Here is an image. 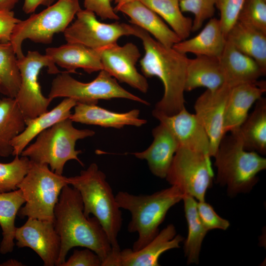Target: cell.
I'll list each match as a JSON object with an SVG mask.
<instances>
[{
	"label": "cell",
	"mask_w": 266,
	"mask_h": 266,
	"mask_svg": "<svg viewBox=\"0 0 266 266\" xmlns=\"http://www.w3.org/2000/svg\"><path fill=\"white\" fill-rule=\"evenodd\" d=\"M19 0H0V10L12 11Z\"/></svg>",
	"instance_id": "cell-43"
},
{
	"label": "cell",
	"mask_w": 266,
	"mask_h": 266,
	"mask_svg": "<svg viewBox=\"0 0 266 266\" xmlns=\"http://www.w3.org/2000/svg\"></svg>",
	"instance_id": "cell-46"
},
{
	"label": "cell",
	"mask_w": 266,
	"mask_h": 266,
	"mask_svg": "<svg viewBox=\"0 0 266 266\" xmlns=\"http://www.w3.org/2000/svg\"><path fill=\"white\" fill-rule=\"evenodd\" d=\"M110 0H84L85 9L94 12L102 19L118 20L120 18L112 7Z\"/></svg>",
	"instance_id": "cell-40"
},
{
	"label": "cell",
	"mask_w": 266,
	"mask_h": 266,
	"mask_svg": "<svg viewBox=\"0 0 266 266\" xmlns=\"http://www.w3.org/2000/svg\"><path fill=\"white\" fill-rule=\"evenodd\" d=\"M226 42L219 19L211 18L195 36L181 40L172 47L184 53L220 58Z\"/></svg>",
	"instance_id": "cell-25"
},
{
	"label": "cell",
	"mask_w": 266,
	"mask_h": 266,
	"mask_svg": "<svg viewBox=\"0 0 266 266\" xmlns=\"http://www.w3.org/2000/svg\"><path fill=\"white\" fill-rule=\"evenodd\" d=\"M31 165V160L22 156H15L14 159L8 163H0V193L18 189Z\"/></svg>",
	"instance_id": "cell-34"
},
{
	"label": "cell",
	"mask_w": 266,
	"mask_h": 266,
	"mask_svg": "<svg viewBox=\"0 0 266 266\" xmlns=\"http://www.w3.org/2000/svg\"><path fill=\"white\" fill-rule=\"evenodd\" d=\"M67 180L79 192L85 215L89 217L93 214L97 218L107 235L112 251L120 250L118 236L123 223L122 214L105 173L94 163L79 175L67 177Z\"/></svg>",
	"instance_id": "cell-3"
},
{
	"label": "cell",
	"mask_w": 266,
	"mask_h": 266,
	"mask_svg": "<svg viewBox=\"0 0 266 266\" xmlns=\"http://www.w3.org/2000/svg\"><path fill=\"white\" fill-rule=\"evenodd\" d=\"M216 0H180L179 6L182 12H191L194 15L192 32L200 30L206 20L211 18L215 11Z\"/></svg>",
	"instance_id": "cell-36"
},
{
	"label": "cell",
	"mask_w": 266,
	"mask_h": 266,
	"mask_svg": "<svg viewBox=\"0 0 266 266\" xmlns=\"http://www.w3.org/2000/svg\"><path fill=\"white\" fill-rule=\"evenodd\" d=\"M226 83L219 58L196 56L189 59L187 66L185 91L204 87L216 90Z\"/></svg>",
	"instance_id": "cell-26"
},
{
	"label": "cell",
	"mask_w": 266,
	"mask_h": 266,
	"mask_svg": "<svg viewBox=\"0 0 266 266\" xmlns=\"http://www.w3.org/2000/svg\"><path fill=\"white\" fill-rule=\"evenodd\" d=\"M21 84L15 99L26 122L48 111L52 100L42 94L38 81L40 71L47 67L49 74L61 72L56 65L46 55L37 51H29L26 55L17 59Z\"/></svg>",
	"instance_id": "cell-11"
},
{
	"label": "cell",
	"mask_w": 266,
	"mask_h": 266,
	"mask_svg": "<svg viewBox=\"0 0 266 266\" xmlns=\"http://www.w3.org/2000/svg\"><path fill=\"white\" fill-rule=\"evenodd\" d=\"M115 12H121L131 19L130 22L151 33L155 39L167 46L172 47L181 40L154 11L139 0L116 6Z\"/></svg>",
	"instance_id": "cell-21"
},
{
	"label": "cell",
	"mask_w": 266,
	"mask_h": 266,
	"mask_svg": "<svg viewBox=\"0 0 266 266\" xmlns=\"http://www.w3.org/2000/svg\"><path fill=\"white\" fill-rule=\"evenodd\" d=\"M110 1H114V3L116 4V6H120L125 4L128 2H130L136 0H110Z\"/></svg>",
	"instance_id": "cell-45"
},
{
	"label": "cell",
	"mask_w": 266,
	"mask_h": 266,
	"mask_svg": "<svg viewBox=\"0 0 266 266\" xmlns=\"http://www.w3.org/2000/svg\"><path fill=\"white\" fill-rule=\"evenodd\" d=\"M103 69L120 82L125 83L143 93L149 85L146 78L138 72L135 65L141 56L138 47L129 42L117 43L99 49Z\"/></svg>",
	"instance_id": "cell-14"
},
{
	"label": "cell",
	"mask_w": 266,
	"mask_h": 266,
	"mask_svg": "<svg viewBox=\"0 0 266 266\" xmlns=\"http://www.w3.org/2000/svg\"><path fill=\"white\" fill-rule=\"evenodd\" d=\"M134 26V36L142 40L144 49L139 61L143 75L158 77L164 87L163 96L154 109L167 115L176 114L185 107L184 93L189 59L186 54L162 44L144 30Z\"/></svg>",
	"instance_id": "cell-2"
},
{
	"label": "cell",
	"mask_w": 266,
	"mask_h": 266,
	"mask_svg": "<svg viewBox=\"0 0 266 266\" xmlns=\"http://www.w3.org/2000/svg\"><path fill=\"white\" fill-rule=\"evenodd\" d=\"M266 91L265 81L239 84L232 87L227 101L224 122L225 133L238 129L252 105Z\"/></svg>",
	"instance_id": "cell-18"
},
{
	"label": "cell",
	"mask_w": 266,
	"mask_h": 266,
	"mask_svg": "<svg viewBox=\"0 0 266 266\" xmlns=\"http://www.w3.org/2000/svg\"><path fill=\"white\" fill-rule=\"evenodd\" d=\"M182 200L188 225V235L183 248L184 255L187 264H198L202 243L208 231L199 216L197 200L187 195L184 196Z\"/></svg>",
	"instance_id": "cell-31"
},
{
	"label": "cell",
	"mask_w": 266,
	"mask_h": 266,
	"mask_svg": "<svg viewBox=\"0 0 266 266\" xmlns=\"http://www.w3.org/2000/svg\"><path fill=\"white\" fill-rule=\"evenodd\" d=\"M81 9L79 0H58L39 13L20 20L15 26L10 40L17 59L24 56L22 44L25 40L51 43L54 35L64 33Z\"/></svg>",
	"instance_id": "cell-8"
},
{
	"label": "cell",
	"mask_w": 266,
	"mask_h": 266,
	"mask_svg": "<svg viewBox=\"0 0 266 266\" xmlns=\"http://www.w3.org/2000/svg\"><path fill=\"white\" fill-rule=\"evenodd\" d=\"M197 208L200 220L207 231L214 229L225 231L229 228L230 222L220 216L205 200L197 201Z\"/></svg>",
	"instance_id": "cell-38"
},
{
	"label": "cell",
	"mask_w": 266,
	"mask_h": 266,
	"mask_svg": "<svg viewBox=\"0 0 266 266\" xmlns=\"http://www.w3.org/2000/svg\"><path fill=\"white\" fill-rule=\"evenodd\" d=\"M95 134L91 130L75 128L72 120L67 118L39 133L20 156L27 157L34 163L47 164L52 171L62 175L65 164L69 160H75L84 166L78 158L82 151L75 149L76 142Z\"/></svg>",
	"instance_id": "cell-6"
},
{
	"label": "cell",
	"mask_w": 266,
	"mask_h": 266,
	"mask_svg": "<svg viewBox=\"0 0 266 266\" xmlns=\"http://www.w3.org/2000/svg\"><path fill=\"white\" fill-rule=\"evenodd\" d=\"M226 134L214 156L216 183L226 187L231 197L250 192L257 183L258 174L266 169V159L246 150L236 131Z\"/></svg>",
	"instance_id": "cell-4"
},
{
	"label": "cell",
	"mask_w": 266,
	"mask_h": 266,
	"mask_svg": "<svg viewBox=\"0 0 266 266\" xmlns=\"http://www.w3.org/2000/svg\"><path fill=\"white\" fill-rule=\"evenodd\" d=\"M0 266H23L22 264L15 260H8L7 261L4 262L3 263L0 265Z\"/></svg>",
	"instance_id": "cell-44"
},
{
	"label": "cell",
	"mask_w": 266,
	"mask_h": 266,
	"mask_svg": "<svg viewBox=\"0 0 266 266\" xmlns=\"http://www.w3.org/2000/svg\"><path fill=\"white\" fill-rule=\"evenodd\" d=\"M152 135L153 140L146 150L132 154L139 159L146 160L151 172L164 179L179 144L168 128L161 123L152 130Z\"/></svg>",
	"instance_id": "cell-19"
},
{
	"label": "cell",
	"mask_w": 266,
	"mask_h": 266,
	"mask_svg": "<svg viewBox=\"0 0 266 266\" xmlns=\"http://www.w3.org/2000/svg\"><path fill=\"white\" fill-rule=\"evenodd\" d=\"M21 84L17 58L10 41L0 40V93L15 98Z\"/></svg>",
	"instance_id": "cell-33"
},
{
	"label": "cell",
	"mask_w": 266,
	"mask_h": 266,
	"mask_svg": "<svg viewBox=\"0 0 266 266\" xmlns=\"http://www.w3.org/2000/svg\"><path fill=\"white\" fill-rule=\"evenodd\" d=\"M15 239L18 248L29 247L33 250L44 266H57L61 239L54 222L28 218L23 226L16 227Z\"/></svg>",
	"instance_id": "cell-15"
},
{
	"label": "cell",
	"mask_w": 266,
	"mask_h": 266,
	"mask_svg": "<svg viewBox=\"0 0 266 266\" xmlns=\"http://www.w3.org/2000/svg\"><path fill=\"white\" fill-rule=\"evenodd\" d=\"M139 0L163 18L181 40L189 36L193 20L182 14L179 0Z\"/></svg>",
	"instance_id": "cell-32"
},
{
	"label": "cell",
	"mask_w": 266,
	"mask_h": 266,
	"mask_svg": "<svg viewBox=\"0 0 266 266\" xmlns=\"http://www.w3.org/2000/svg\"><path fill=\"white\" fill-rule=\"evenodd\" d=\"M184 237L176 234L173 224H168L147 245L141 249L133 251L125 248L112 251L102 262V266H159L160 257L165 252L179 248Z\"/></svg>",
	"instance_id": "cell-13"
},
{
	"label": "cell",
	"mask_w": 266,
	"mask_h": 266,
	"mask_svg": "<svg viewBox=\"0 0 266 266\" xmlns=\"http://www.w3.org/2000/svg\"><path fill=\"white\" fill-rule=\"evenodd\" d=\"M152 115L170 131L179 146L210 156V142L207 133L195 114L184 108L172 115H167L155 109Z\"/></svg>",
	"instance_id": "cell-17"
},
{
	"label": "cell",
	"mask_w": 266,
	"mask_h": 266,
	"mask_svg": "<svg viewBox=\"0 0 266 266\" xmlns=\"http://www.w3.org/2000/svg\"><path fill=\"white\" fill-rule=\"evenodd\" d=\"M83 209L79 192L69 185H66L54 209V227L61 239L57 266H61L68 251L75 247L92 250L102 262L112 251L110 242L99 220L94 216L86 217Z\"/></svg>",
	"instance_id": "cell-1"
},
{
	"label": "cell",
	"mask_w": 266,
	"mask_h": 266,
	"mask_svg": "<svg viewBox=\"0 0 266 266\" xmlns=\"http://www.w3.org/2000/svg\"></svg>",
	"instance_id": "cell-47"
},
{
	"label": "cell",
	"mask_w": 266,
	"mask_h": 266,
	"mask_svg": "<svg viewBox=\"0 0 266 266\" xmlns=\"http://www.w3.org/2000/svg\"><path fill=\"white\" fill-rule=\"evenodd\" d=\"M226 39L238 51L255 60L266 71V33L237 21Z\"/></svg>",
	"instance_id": "cell-28"
},
{
	"label": "cell",
	"mask_w": 266,
	"mask_h": 266,
	"mask_svg": "<svg viewBox=\"0 0 266 266\" xmlns=\"http://www.w3.org/2000/svg\"><path fill=\"white\" fill-rule=\"evenodd\" d=\"M75 21L64 32L68 43L82 44L94 49L117 43L123 36L134 35V25L114 22L107 24L97 20L96 14L86 9H80Z\"/></svg>",
	"instance_id": "cell-12"
},
{
	"label": "cell",
	"mask_w": 266,
	"mask_h": 266,
	"mask_svg": "<svg viewBox=\"0 0 266 266\" xmlns=\"http://www.w3.org/2000/svg\"><path fill=\"white\" fill-rule=\"evenodd\" d=\"M184 195L174 186L151 195H135L125 191H119L115 195L120 208L131 213L128 232L138 233L133 250L141 249L158 234L159 226L168 210L182 200Z\"/></svg>",
	"instance_id": "cell-5"
},
{
	"label": "cell",
	"mask_w": 266,
	"mask_h": 266,
	"mask_svg": "<svg viewBox=\"0 0 266 266\" xmlns=\"http://www.w3.org/2000/svg\"><path fill=\"white\" fill-rule=\"evenodd\" d=\"M244 148L261 155L266 154V99L256 102L253 112L236 131Z\"/></svg>",
	"instance_id": "cell-27"
},
{
	"label": "cell",
	"mask_w": 266,
	"mask_h": 266,
	"mask_svg": "<svg viewBox=\"0 0 266 266\" xmlns=\"http://www.w3.org/2000/svg\"><path fill=\"white\" fill-rule=\"evenodd\" d=\"M48 97L51 100L61 97L71 98L87 104H98L100 100L120 98L150 105L147 101L121 87L104 70L100 71L96 78L88 83L74 79L66 71L61 72L53 79Z\"/></svg>",
	"instance_id": "cell-9"
},
{
	"label": "cell",
	"mask_w": 266,
	"mask_h": 266,
	"mask_svg": "<svg viewBox=\"0 0 266 266\" xmlns=\"http://www.w3.org/2000/svg\"><path fill=\"white\" fill-rule=\"evenodd\" d=\"M231 88L225 83L215 91L206 89L198 97L194 104L195 114L209 138L211 157H214L226 134L224 130V115Z\"/></svg>",
	"instance_id": "cell-16"
},
{
	"label": "cell",
	"mask_w": 266,
	"mask_h": 266,
	"mask_svg": "<svg viewBox=\"0 0 266 266\" xmlns=\"http://www.w3.org/2000/svg\"><path fill=\"white\" fill-rule=\"evenodd\" d=\"M20 21L12 11L0 10V40L10 41L13 29Z\"/></svg>",
	"instance_id": "cell-41"
},
{
	"label": "cell",
	"mask_w": 266,
	"mask_h": 266,
	"mask_svg": "<svg viewBox=\"0 0 266 266\" xmlns=\"http://www.w3.org/2000/svg\"><path fill=\"white\" fill-rule=\"evenodd\" d=\"M237 21L266 33V0H244Z\"/></svg>",
	"instance_id": "cell-35"
},
{
	"label": "cell",
	"mask_w": 266,
	"mask_h": 266,
	"mask_svg": "<svg viewBox=\"0 0 266 266\" xmlns=\"http://www.w3.org/2000/svg\"><path fill=\"white\" fill-rule=\"evenodd\" d=\"M45 54L69 73H77L76 69L79 68L90 74L103 69L99 49L82 44L67 42L59 47L47 48Z\"/></svg>",
	"instance_id": "cell-22"
},
{
	"label": "cell",
	"mask_w": 266,
	"mask_h": 266,
	"mask_svg": "<svg viewBox=\"0 0 266 266\" xmlns=\"http://www.w3.org/2000/svg\"><path fill=\"white\" fill-rule=\"evenodd\" d=\"M244 0H216L215 6L220 12L219 19L226 37L237 21L238 16Z\"/></svg>",
	"instance_id": "cell-37"
},
{
	"label": "cell",
	"mask_w": 266,
	"mask_h": 266,
	"mask_svg": "<svg viewBox=\"0 0 266 266\" xmlns=\"http://www.w3.org/2000/svg\"><path fill=\"white\" fill-rule=\"evenodd\" d=\"M26 120L15 98H0V156L12 155L11 140L26 127Z\"/></svg>",
	"instance_id": "cell-29"
},
{
	"label": "cell",
	"mask_w": 266,
	"mask_h": 266,
	"mask_svg": "<svg viewBox=\"0 0 266 266\" xmlns=\"http://www.w3.org/2000/svg\"><path fill=\"white\" fill-rule=\"evenodd\" d=\"M213 177L210 158L179 146L165 179L184 195L202 201L212 185Z\"/></svg>",
	"instance_id": "cell-10"
},
{
	"label": "cell",
	"mask_w": 266,
	"mask_h": 266,
	"mask_svg": "<svg viewBox=\"0 0 266 266\" xmlns=\"http://www.w3.org/2000/svg\"><path fill=\"white\" fill-rule=\"evenodd\" d=\"M67 177L52 171L48 165L31 161V166L18 185L25 200L17 215L54 221V209Z\"/></svg>",
	"instance_id": "cell-7"
},
{
	"label": "cell",
	"mask_w": 266,
	"mask_h": 266,
	"mask_svg": "<svg viewBox=\"0 0 266 266\" xmlns=\"http://www.w3.org/2000/svg\"><path fill=\"white\" fill-rule=\"evenodd\" d=\"M76 102L73 99L65 98L51 110L27 121L24 130L11 141L12 155L20 156L24 149L39 133L56 123L69 118L71 110Z\"/></svg>",
	"instance_id": "cell-24"
},
{
	"label": "cell",
	"mask_w": 266,
	"mask_h": 266,
	"mask_svg": "<svg viewBox=\"0 0 266 266\" xmlns=\"http://www.w3.org/2000/svg\"><path fill=\"white\" fill-rule=\"evenodd\" d=\"M219 60L226 83L231 87L256 82L266 73L255 60L238 51L228 39Z\"/></svg>",
	"instance_id": "cell-23"
},
{
	"label": "cell",
	"mask_w": 266,
	"mask_h": 266,
	"mask_svg": "<svg viewBox=\"0 0 266 266\" xmlns=\"http://www.w3.org/2000/svg\"><path fill=\"white\" fill-rule=\"evenodd\" d=\"M69 118L73 122L99 126L104 128L121 129L125 126L141 127L147 120L139 118L140 111L134 109L118 113L100 107L97 104L76 102Z\"/></svg>",
	"instance_id": "cell-20"
},
{
	"label": "cell",
	"mask_w": 266,
	"mask_h": 266,
	"mask_svg": "<svg viewBox=\"0 0 266 266\" xmlns=\"http://www.w3.org/2000/svg\"><path fill=\"white\" fill-rule=\"evenodd\" d=\"M58 0H24L23 10L26 14L33 13L39 5L49 6Z\"/></svg>",
	"instance_id": "cell-42"
},
{
	"label": "cell",
	"mask_w": 266,
	"mask_h": 266,
	"mask_svg": "<svg viewBox=\"0 0 266 266\" xmlns=\"http://www.w3.org/2000/svg\"><path fill=\"white\" fill-rule=\"evenodd\" d=\"M25 203V200L19 189L0 193V226L2 235L0 253L2 254L11 253L13 250L15 218Z\"/></svg>",
	"instance_id": "cell-30"
},
{
	"label": "cell",
	"mask_w": 266,
	"mask_h": 266,
	"mask_svg": "<svg viewBox=\"0 0 266 266\" xmlns=\"http://www.w3.org/2000/svg\"><path fill=\"white\" fill-rule=\"evenodd\" d=\"M100 257L92 250L85 248L75 249L70 257L61 266H102Z\"/></svg>",
	"instance_id": "cell-39"
}]
</instances>
